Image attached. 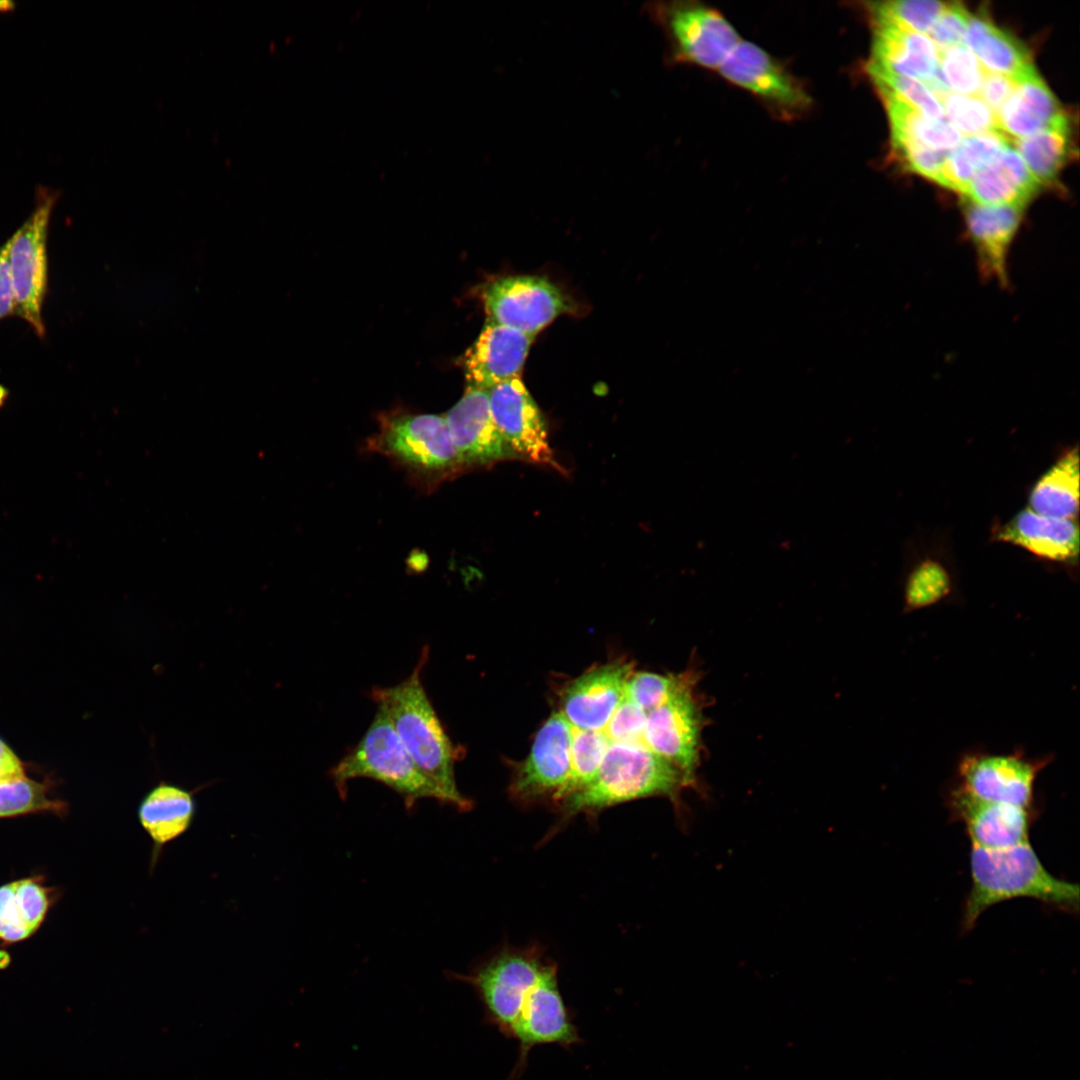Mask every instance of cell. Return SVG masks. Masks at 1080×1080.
Masks as SVG:
<instances>
[{"label":"cell","mask_w":1080,"mask_h":1080,"mask_svg":"<svg viewBox=\"0 0 1080 1080\" xmlns=\"http://www.w3.org/2000/svg\"><path fill=\"white\" fill-rule=\"evenodd\" d=\"M939 101L946 119L963 136L1001 131L996 114L977 96L951 91L941 96Z\"/></svg>","instance_id":"33"},{"label":"cell","mask_w":1080,"mask_h":1080,"mask_svg":"<svg viewBox=\"0 0 1080 1080\" xmlns=\"http://www.w3.org/2000/svg\"><path fill=\"white\" fill-rule=\"evenodd\" d=\"M196 790L161 780L141 798L138 823L152 842L149 871L153 872L165 847L192 827L197 814Z\"/></svg>","instance_id":"23"},{"label":"cell","mask_w":1080,"mask_h":1080,"mask_svg":"<svg viewBox=\"0 0 1080 1080\" xmlns=\"http://www.w3.org/2000/svg\"><path fill=\"white\" fill-rule=\"evenodd\" d=\"M646 9L665 32L677 61L719 68L740 43L726 18L702 4L652 3Z\"/></svg>","instance_id":"9"},{"label":"cell","mask_w":1080,"mask_h":1080,"mask_svg":"<svg viewBox=\"0 0 1080 1080\" xmlns=\"http://www.w3.org/2000/svg\"><path fill=\"white\" fill-rule=\"evenodd\" d=\"M957 580L955 562L943 537L913 542L905 556L903 612L911 613L952 598Z\"/></svg>","instance_id":"20"},{"label":"cell","mask_w":1080,"mask_h":1080,"mask_svg":"<svg viewBox=\"0 0 1080 1080\" xmlns=\"http://www.w3.org/2000/svg\"><path fill=\"white\" fill-rule=\"evenodd\" d=\"M877 89L886 107L890 129L944 150L953 149L964 137L948 120L928 118L888 89Z\"/></svg>","instance_id":"31"},{"label":"cell","mask_w":1080,"mask_h":1080,"mask_svg":"<svg viewBox=\"0 0 1080 1080\" xmlns=\"http://www.w3.org/2000/svg\"><path fill=\"white\" fill-rule=\"evenodd\" d=\"M556 963L537 946H503L468 973L450 977L470 985L484 1008V1017L507 1038L542 976Z\"/></svg>","instance_id":"5"},{"label":"cell","mask_w":1080,"mask_h":1080,"mask_svg":"<svg viewBox=\"0 0 1080 1080\" xmlns=\"http://www.w3.org/2000/svg\"><path fill=\"white\" fill-rule=\"evenodd\" d=\"M935 0H892L870 3L874 24H887L927 35L945 8Z\"/></svg>","instance_id":"32"},{"label":"cell","mask_w":1080,"mask_h":1080,"mask_svg":"<svg viewBox=\"0 0 1080 1080\" xmlns=\"http://www.w3.org/2000/svg\"><path fill=\"white\" fill-rule=\"evenodd\" d=\"M990 541L1019 547L1039 560L1056 565L1068 568L1078 565V519L1044 516L1026 507L1008 520L996 522Z\"/></svg>","instance_id":"16"},{"label":"cell","mask_w":1080,"mask_h":1080,"mask_svg":"<svg viewBox=\"0 0 1080 1080\" xmlns=\"http://www.w3.org/2000/svg\"><path fill=\"white\" fill-rule=\"evenodd\" d=\"M625 691V690H624ZM646 711L624 694L606 726L599 731L610 741H642Z\"/></svg>","instance_id":"40"},{"label":"cell","mask_w":1080,"mask_h":1080,"mask_svg":"<svg viewBox=\"0 0 1080 1080\" xmlns=\"http://www.w3.org/2000/svg\"><path fill=\"white\" fill-rule=\"evenodd\" d=\"M1063 111L1037 71L1018 81L997 113L999 129L1015 139L1031 136L1052 124Z\"/></svg>","instance_id":"26"},{"label":"cell","mask_w":1080,"mask_h":1080,"mask_svg":"<svg viewBox=\"0 0 1080 1080\" xmlns=\"http://www.w3.org/2000/svg\"><path fill=\"white\" fill-rule=\"evenodd\" d=\"M11 239L0 247V319L14 313L13 289L10 275L9 253Z\"/></svg>","instance_id":"44"},{"label":"cell","mask_w":1080,"mask_h":1080,"mask_svg":"<svg viewBox=\"0 0 1080 1080\" xmlns=\"http://www.w3.org/2000/svg\"><path fill=\"white\" fill-rule=\"evenodd\" d=\"M445 419L463 468L516 458L493 422L488 391L467 387Z\"/></svg>","instance_id":"18"},{"label":"cell","mask_w":1080,"mask_h":1080,"mask_svg":"<svg viewBox=\"0 0 1080 1080\" xmlns=\"http://www.w3.org/2000/svg\"><path fill=\"white\" fill-rule=\"evenodd\" d=\"M488 320L534 337L560 314L569 299L538 276H508L491 282L483 293Z\"/></svg>","instance_id":"12"},{"label":"cell","mask_w":1080,"mask_h":1080,"mask_svg":"<svg viewBox=\"0 0 1080 1080\" xmlns=\"http://www.w3.org/2000/svg\"><path fill=\"white\" fill-rule=\"evenodd\" d=\"M60 805L48 798L45 787L26 777L0 783V817L57 810Z\"/></svg>","instance_id":"36"},{"label":"cell","mask_w":1080,"mask_h":1080,"mask_svg":"<svg viewBox=\"0 0 1080 1080\" xmlns=\"http://www.w3.org/2000/svg\"><path fill=\"white\" fill-rule=\"evenodd\" d=\"M1024 209L1020 205H980L965 199L966 227L978 266L987 279L1002 286L1008 282L1009 252Z\"/></svg>","instance_id":"21"},{"label":"cell","mask_w":1080,"mask_h":1080,"mask_svg":"<svg viewBox=\"0 0 1080 1080\" xmlns=\"http://www.w3.org/2000/svg\"><path fill=\"white\" fill-rule=\"evenodd\" d=\"M14 900L21 919L34 932L49 906L47 892L32 878L14 881Z\"/></svg>","instance_id":"41"},{"label":"cell","mask_w":1080,"mask_h":1080,"mask_svg":"<svg viewBox=\"0 0 1080 1080\" xmlns=\"http://www.w3.org/2000/svg\"><path fill=\"white\" fill-rule=\"evenodd\" d=\"M33 931L21 919L14 900V883L0 887V939L6 942L21 941Z\"/></svg>","instance_id":"42"},{"label":"cell","mask_w":1080,"mask_h":1080,"mask_svg":"<svg viewBox=\"0 0 1080 1080\" xmlns=\"http://www.w3.org/2000/svg\"><path fill=\"white\" fill-rule=\"evenodd\" d=\"M939 67L952 92L977 96L987 70L964 44L939 51Z\"/></svg>","instance_id":"35"},{"label":"cell","mask_w":1080,"mask_h":1080,"mask_svg":"<svg viewBox=\"0 0 1080 1080\" xmlns=\"http://www.w3.org/2000/svg\"><path fill=\"white\" fill-rule=\"evenodd\" d=\"M58 192L40 187L34 209L24 224L10 237V275L14 313L24 319L39 336L45 334L42 305L47 289V235Z\"/></svg>","instance_id":"7"},{"label":"cell","mask_w":1080,"mask_h":1080,"mask_svg":"<svg viewBox=\"0 0 1080 1080\" xmlns=\"http://www.w3.org/2000/svg\"><path fill=\"white\" fill-rule=\"evenodd\" d=\"M493 422L516 458L560 469L543 415L519 377L488 390Z\"/></svg>","instance_id":"13"},{"label":"cell","mask_w":1080,"mask_h":1080,"mask_svg":"<svg viewBox=\"0 0 1080 1080\" xmlns=\"http://www.w3.org/2000/svg\"><path fill=\"white\" fill-rule=\"evenodd\" d=\"M970 876L962 916L966 931L988 908L1013 898H1032L1067 912L1079 910V886L1048 872L1030 843L1001 850L972 846Z\"/></svg>","instance_id":"2"},{"label":"cell","mask_w":1080,"mask_h":1080,"mask_svg":"<svg viewBox=\"0 0 1080 1080\" xmlns=\"http://www.w3.org/2000/svg\"><path fill=\"white\" fill-rule=\"evenodd\" d=\"M632 673V665L623 662L582 674L565 688L560 712L575 729L602 730L621 702Z\"/></svg>","instance_id":"19"},{"label":"cell","mask_w":1080,"mask_h":1080,"mask_svg":"<svg viewBox=\"0 0 1080 1080\" xmlns=\"http://www.w3.org/2000/svg\"><path fill=\"white\" fill-rule=\"evenodd\" d=\"M695 683L692 673L678 674L667 699L646 711L643 730L646 746L678 768L690 785L695 784L704 726L702 705L694 692Z\"/></svg>","instance_id":"8"},{"label":"cell","mask_w":1080,"mask_h":1080,"mask_svg":"<svg viewBox=\"0 0 1080 1080\" xmlns=\"http://www.w3.org/2000/svg\"><path fill=\"white\" fill-rule=\"evenodd\" d=\"M1027 508L1053 518L1078 519L1079 449L1067 448L1032 484Z\"/></svg>","instance_id":"28"},{"label":"cell","mask_w":1080,"mask_h":1080,"mask_svg":"<svg viewBox=\"0 0 1080 1080\" xmlns=\"http://www.w3.org/2000/svg\"><path fill=\"white\" fill-rule=\"evenodd\" d=\"M866 69L877 88L888 89L928 118L947 120L941 102L921 81L868 63Z\"/></svg>","instance_id":"34"},{"label":"cell","mask_w":1080,"mask_h":1080,"mask_svg":"<svg viewBox=\"0 0 1080 1080\" xmlns=\"http://www.w3.org/2000/svg\"><path fill=\"white\" fill-rule=\"evenodd\" d=\"M1017 84L1018 81L1012 77L987 71L977 97L997 115Z\"/></svg>","instance_id":"43"},{"label":"cell","mask_w":1080,"mask_h":1080,"mask_svg":"<svg viewBox=\"0 0 1080 1080\" xmlns=\"http://www.w3.org/2000/svg\"><path fill=\"white\" fill-rule=\"evenodd\" d=\"M890 130L894 153L904 167L937 182L950 150L935 149L900 131Z\"/></svg>","instance_id":"37"},{"label":"cell","mask_w":1080,"mask_h":1080,"mask_svg":"<svg viewBox=\"0 0 1080 1080\" xmlns=\"http://www.w3.org/2000/svg\"><path fill=\"white\" fill-rule=\"evenodd\" d=\"M329 775L342 798L350 780L369 778L396 792L407 809L422 799L449 805L446 795L414 763L385 710L379 706L362 738Z\"/></svg>","instance_id":"4"},{"label":"cell","mask_w":1080,"mask_h":1080,"mask_svg":"<svg viewBox=\"0 0 1080 1080\" xmlns=\"http://www.w3.org/2000/svg\"><path fill=\"white\" fill-rule=\"evenodd\" d=\"M25 777L23 766L13 751L0 740V783Z\"/></svg>","instance_id":"45"},{"label":"cell","mask_w":1080,"mask_h":1080,"mask_svg":"<svg viewBox=\"0 0 1080 1080\" xmlns=\"http://www.w3.org/2000/svg\"><path fill=\"white\" fill-rule=\"evenodd\" d=\"M369 448L432 482L464 469L446 419L439 415L407 414L389 418L369 440Z\"/></svg>","instance_id":"6"},{"label":"cell","mask_w":1080,"mask_h":1080,"mask_svg":"<svg viewBox=\"0 0 1080 1080\" xmlns=\"http://www.w3.org/2000/svg\"><path fill=\"white\" fill-rule=\"evenodd\" d=\"M1040 187L1011 142L974 176L963 195L966 200L980 205L1026 207Z\"/></svg>","instance_id":"25"},{"label":"cell","mask_w":1080,"mask_h":1080,"mask_svg":"<svg viewBox=\"0 0 1080 1080\" xmlns=\"http://www.w3.org/2000/svg\"><path fill=\"white\" fill-rule=\"evenodd\" d=\"M970 14L959 2H948L927 36L939 51L963 43Z\"/></svg>","instance_id":"39"},{"label":"cell","mask_w":1080,"mask_h":1080,"mask_svg":"<svg viewBox=\"0 0 1080 1080\" xmlns=\"http://www.w3.org/2000/svg\"><path fill=\"white\" fill-rule=\"evenodd\" d=\"M688 786L685 775L644 742L610 741L594 778L557 808L558 827L578 814L596 815L631 800L651 796L676 800L682 788Z\"/></svg>","instance_id":"3"},{"label":"cell","mask_w":1080,"mask_h":1080,"mask_svg":"<svg viewBox=\"0 0 1080 1080\" xmlns=\"http://www.w3.org/2000/svg\"><path fill=\"white\" fill-rule=\"evenodd\" d=\"M868 64L923 83L939 66V50L925 34L874 24Z\"/></svg>","instance_id":"24"},{"label":"cell","mask_w":1080,"mask_h":1080,"mask_svg":"<svg viewBox=\"0 0 1080 1080\" xmlns=\"http://www.w3.org/2000/svg\"><path fill=\"white\" fill-rule=\"evenodd\" d=\"M533 338L488 320L464 357L467 387L488 391L519 377Z\"/></svg>","instance_id":"22"},{"label":"cell","mask_w":1080,"mask_h":1080,"mask_svg":"<svg viewBox=\"0 0 1080 1080\" xmlns=\"http://www.w3.org/2000/svg\"><path fill=\"white\" fill-rule=\"evenodd\" d=\"M1069 143L1070 124L1065 114L1045 129L1012 142L1040 186L1055 181L1069 152Z\"/></svg>","instance_id":"30"},{"label":"cell","mask_w":1080,"mask_h":1080,"mask_svg":"<svg viewBox=\"0 0 1080 1080\" xmlns=\"http://www.w3.org/2000/svg\"><path fill=\"white\" fill-rule=\"evenodd\" d=\"M1011 143L1001 131L964 136L948 153L938 184L965 193L974 176Z\"/></svg>","instance_id":"29"},{"label":"cell","mask_w":1080,"mask_h":1080,"mask_svg":"<svg viewBox=\"0 0 1080 1080\" xmlns=\"http://www.w3.org/2000/svg\"><path fill=\"white\" fill-rule=\"evenodd\" d=\"M571 725L557 711L540 727L528 757L510 783L512 797L524 804L560 802L571 774Z\"/></svg>","instance_id":"11"},{"label":"cell","mask_w":1080,"mask_h":1080,"mask_svg":"<svg viewBox=\"0 0 1080 1080\" xmlns=\"http://www.w3.org/2000/svg\"><path fill=\"white\" fill-rule=\"evenodd\" d=\"M677 676L678 674L633 672L627 680L624 694L643 710H651L667 699L676 683Z\"/></svg>","instance_id":"38"},{"label":"cell","mask_w":1080,"mask_h":1080,"mask_svg":"<svg viewBox=\"0 0 1080 1080\" xmlns=\"http://www.w3.org/2000/svg\"><path fill=\"white\" fill-rule=\"evenodd\" d=\"M518 1042V1058L508 1080H518L526 1069L530 1051L540 1045L569 1048L581 1042L578 1029L561 994L557 965L536 985L530 1001L512 1032Z\"/></svg>","instance_id":"14"},{"label":"cell","mask_w":1080,"mask_h":1080,"mask_svg":"<svg viewBox=\"0 0 1080 1080\" xmlns=\"http://www.w3.org/2000/svg\"><path fill=\"white\" fill-rule=\"evenodd\" d=\"M963 43L989 72L1019 81L1036 71L1024 45L984 15H970Z\"/></svg>","instance_id":"27"},{"label":"cell","mask_w":1080,"mask_h":1080,"mask_svg":"<svg viewBox=\"0 0 1080 1080\" xmlns=\"http://www.w3.org/2000/svg\"><path fill=\"white\" fill-rule=\"evenodd\" d=\"M1049 762L1048 756L1030 758L1018 751H970L958 762L956 787L984 801L1033 810L1035 781Z\"/></svg>","instance_id":"10"},{"label":"cell","mask_w":1080,"mask_h":1080,"mask_svg":"<svg viewBox=\"0 0 1080 1080\" xmlns=\"http://www.w3.org/2000/svg\"><path fill=\"white\" fill-rule=\"evenodd\" d=\"M952 815L965 826L972 846L1001 850L1029 843L1033 810L978 799L958 787L948 796Z\"/></svg>","instance_id":"17"},{"label":"cell","mask_w":1080,"mask_h":1080,"mask_svg":"<svg viewBox=\"0 0 1080 1080\" xmlns=\"http://www.w3.org/2000/svg\"><path fill=\"white\" fill-rule=\"evenodd\" d=\"M428 658L424 648L411 674L390 687H376L371 698L383 708L403 746L417 767L446 795L449 805L465 812L472 801L458 789L455 778L457 750L446 733L422 684Z\"/></svg>","instance_id":"1"},{"label":"cell","mask_w":1080,"mask_h":1080,"mask_svg":"<svg viewBox=\"0 0 1080 1080\" xmlns=\"http://www.w3.org/2000/svg\"><path fill=\"white\" fill-rule=\"evenodd\" d=\"M719 70L727 80L784 114H799L810 105V97L798 80L752 43L740 41Z\"/></svg>","instance_id":"15"}]
</instances>
